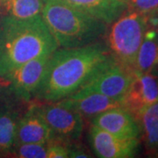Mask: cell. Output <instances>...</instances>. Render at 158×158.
Returning <instances> with one entry per match:
<instances>
[{"label": "cell", "mask_w": 158, "mask_h": 158, "mask_svg": "<svg viewBox=\"0 0 158 158\" xmlns=\"http://www.w3.org/2000/svg\"><path fill=\"white\" fill-rule=\"evenodd\" d=\"M148 27V16L129 9L114 21L106 34V45L111 55L134 71L136 56Z\"/></svg>", "instance_id": "obj_4"}, {"label": "cell", "mask_w": 158, "mask_h": 158, "mask_svg": "<svg viewBox=\"0 0 158 158\" xmlns=\"http://www.w3.org/2000/svg\"><path fill=\"white\" fill-rule=\"evenodd\" d=\"M88 137L90 147L98 157H134L139 149L138 138H118L92 124L89 129Z\"/></svg>", "instance_id": "obj_9"}, {"label": "cell", "mask_w": 158, "mask_h": 158, "mask_svg": "<svg viewBox=\"0 0 158 158\" xmlns=\"http://www.w3.org/2000/svg\"><path fill=\"white\" fill-rule=\"evenodd\" d=\"M41 17L62 48H75L99 42L107 24L61 0H42Z\"/></svg>", "instance_id": "obj_3"}, {"label": "cell", "mask_w": 158, "mask_h": 158, "mask_svg": "<svg viewBox=\"0 0 158 158\" xmlns=\"http://www.w3.org/2000/svg\"><path fill=\"white\" fill-rule=\"evenodd\" d=\"M127 1H128V3H129V6H130V4H131V3H133L135 0H127Z\"/></svg>", "instance_id": "obj_23"}, {"label": "cell", "mask_w": 158, "mask_h": 158, "mask_svg": "<svg viewBox=\"0 0 158 158\" xmlns=\"http://www.w3.org/2000/svg\"><path fill=\"white\" fill-rule=\"evenodd\" d=\"M91 124L118 138L133 139L141 135L137 118L121 106L97 114L91 118Z\"/></svg>", "instance_id": "obj_11"}, {"label": "cell", "mask_w": 158, "mask_h": 158, "mask_svg": "<svg viewBox=\"0 0 158 158\" xmlns=\"http://www.w3.org/2000/svg\"><path fill=\"white\" fill-rule=\"evenodd\" d=\"M50 56L34 58L19 67L7 80V89L19 100L31 101L43 78Z\"/></svg>", "instance_id": "obj_7"}, {"label": "cell", "mask_w": 158, "mask_h": 158, "mask_svg": "<svg viewBox=\"0 0 158 158\" xmlns=\"http://www.w3.org/2000/svg\"><path fill=\"white\" fill-rule=\"evenodd\" d=\"M4 16L29 19L41 14L42 0H0Z\"/></svg>", "instance_id": "obj_17"}, {"label": "cell", "mask_w": 158, "mask_h": 158, "mask_svg": "<svg viewBox=\"0 0 158 158\" xmlns=\"http://www.w3.org/2000/svg\"><path fill=\"white\" fill-rule=\"evenodd\" d=\"M158 101V74L136 73L124 97L121 107L136 118L141 113Z\"/></svg>", "instance_id": "obj_8"}, {"label": "cell", "mask_w": 158, "mask_h": 158, "mask_svg": "<svg viewBox=\"0 0 158 158\" xmlns=\"http://www.w3.org/2000/svg\"><path fill=\"white\" fill-rule=\"evenodd\" d=\"M148 20L149 23H153L155 25V27H156V30L158 32V14L156 12H155L152 15L148 16Z\"/></svg>", "instance_id": "obj_21"}, {"label": "cell", "mask_w": 158, "mask_h": 158, "mask_svg": "<svg viewBox=\"0 0 158 158\" xmlns=\"http://www.w3.org/2000/svg\"><path fill=\"white\" fill-rule=\"evenodd\" d=\"M3 17H4V14H3V11H2V8L0 6V21H1V19H2Z\"/></svg>", "instance_id": "obj_22"}, {"label": "cell", "mask_w": 158, "mask_h": 158, "mask_svg": "<svg viewBox=\"0 0 158 158\" xmlns=\"http://www.w3.org/2000/svg\"><path fill=\"white\" fill-rule=\"evenodd\" d=\"M136 73L158 74V32L148 27L136 56Z\"/></svg>", "instance_id": "obj_15"}, {"label": "cell", "mask_w": 158, "mask_h": 158, "mask_svg": "<svg viewBox=\"0 0 158 158\" xmlns=\"http://www.w3.org/2000/svg\"><path fill=\"white\" fill-rule=\"evenodd\" d=\"M133 10L143 15L149 16L154 14L158 8V0H135L130 4Z\"/></svg>", "instance_id": "obj_19"}, {"label": "cell", "mask_w": 158, "mask_h": 158, "mask_svg": "<svg viewBox=\"0 0 158 158\" xmlns=\"http://www.w3.org/2000/svg\"><path fill=\"white\" fill-rule=\"evenodd\" d=\"M51 141L44 143H23L14 146L11 156L18 158H50Z\"/></svg>", "instance_id": "obj_18"}, {"label": "cell", "mask_w": 158, "mask_h": 158, "mask_svg": "<svg viewBox=\"0 0 158 158\" xmlns=\"http://www.w3.org/2000/svg\"><path fill=\"white\" fill-rule=\"evenodd\" d=\"M56 102L64 107L77 112L83 117L90 118L109 109L121 106L118 100L98 93H90L87 95L72 94Z\"/></svg>", "instance_id": "obj_14"}, {"label": "cell", "mask_w": 158, "mask_h": 158, "mask_svg": "<svg viewBox=\"0 0 158 158\" xmlns=\"http://www.w3.org/2000/svg\"><path fill=\"white\" fill-rule=\"evenodd\" d=\"M106 24H112L128 10L127 0H61Z\"/></svg>", "instance_id": "obj_13"}, {"label": "cell", "mask_w": 158, "mask_h": 158, "mask_svg": "<svg viewBox=\"0 0 158 158\" xmlns=\"http://www.w3.org/2000/svg\"><path fill=\"white\" fill-rule=\"evenodd\" d=\"M137 120L148 155L158 157V101L144 109Z\"/></svg>", "instance_id": "obj_16"}, {"label": "cell", "mask_w": 158, "mask_h": 158, "mask_svg": "<svg viewBox=\"0 0 158 158\" xmlns=\"http://www.w3.org/2000/svg\"><path fill=\"white\" fill-rule=\"evenodd\" d=\"M135 71L125 67L112 56L75 95L98 93L120 102L135 77Z\"/></svg>", "instance_id": "obj_5"}, {"label": "cell", "mask_w": 158, "mask_h": 158, "mask_svg": "<svg viewBox=\"0 0 158 158\" xmlns=\"http://www.w3.org/2000/svg\"><path fill=\"white\" fill-rule=\"evenodd\" d=\"M57 47L41 14L29 19L4 16L0 21V79L7 83L19 67L50 56Z\"/></svg>", "instance_id": "obj_2"}, {"label": "cell", "mask_w": 158, "mask_h": 158, "mask_svg": "<svg viewBox=\"0 0 158 158\" xmlns=\"http://www.w3.org/2000/svg\"><path fill=\"white\" fill-rule=\"evenodd\" d=\"M69 157L88 158L92 157V156L85 149V148L79 144H75L73 142H71L69 145Z\"/></svg>", "instance_id": "obj_20"}, {"label": "cell", "mask_w": 158, "mask_h": 158, "mask_svg": "<svg viewBox=\"0 0 158 158\" xmlns=\"http://www.w3.org/2000/svg\"><path fill=\"white\" fill-rule=\"evenodd\" d=\"M56 139L52 130L33 104L18 122L14 146L23 143H44ZM13 146V147H14Z\"/></svg>", "instance_id": "obj_12"}, {"label": "cell", "mask_w": 158, "mask_h": 158, "mask_svg": "<svg viewBox=\"0 0 158 158\" xmlns=\"http://www.w3.org/2000/svg\"><path fill=\"white\" fill-rule=\"evenodd\" d=\"M111 56L107 45L100 41L56 50L50 56L34 98L56 102L68 98L85 85Z\"/></svg>", "instance_id": "obj_1"}, {"label": "cell", "mask_w": 158, "mask_h": 158, "mask_svg": "<svg viewBox=\"0 0 158 158\" xmlns=\"http://www.w3.org/2000/svg\"><path fill=\"white\" fill-rule=\"evenodd\" d=\"M40 116L48 125L56 139L71 143L78 141L84 131V117L58 102L36 104Z\"/></svg>", "instance_id": "obj_6"}, {"label": "cell", "mask_w": 158, "mask_h": 158, "mask_svg": "<svg viewBox=\"0 0 158 158\" xmlns=\"http://www.w3.org/2000/svg\"><path fill=\"white\" fill-rule=\"evenodd\" d=\"M156 13L158 14V8H157V10H156Z\"/></svg>", "instance_id": "obj_24"}, {"label": "cell", "mask_w": 158, "mask_h": 158, "mask_svg": "<svg viewBox=\"0 0 158 158\" xmlns=\"http://www.w3.org/2000/svg\"><path fill=\"white\" fill-rule=\"evenodd\" d=\"M21 103L7 88L0 90V157L11 156L18 122L23 114Z\"/></svg>", "instance_id": "obj_10"}]
</instances>
